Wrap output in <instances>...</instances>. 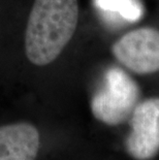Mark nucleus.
Wrapping results in <instances>:
<instances>
[{
  "label": "nucleus",
  "mask_w": 159,
  "mask_h": 160,
  "mask_svg": "<svg viewBox=\"0 0 159 160\" xmlns=\"http://www.w3.org/2000/svg\"><path fill=\"white\" fill-rule=\"evenodd\" d=\"M125 149L135 160H151L159 152V97L138 102L129 117Z\"/></svg>",
  "instance_id": "20e7f679"
},
{
  "label": "nucleus",
  "mask_w": 159,
  "mask_h": 160,
  "mask_svg": "<svg viewBox=\"0 0 159 160\" xmlns=\"http://www.w3.org/2000/svg\"><path fill=\"white\" fill-rule=\"evenodd\" d=\"M140 93V87L129 74L120 67H110L104 74L102 88L91 100V112L104 124H122L138 103Z\"/></svg>",
  "instance_id": "f03ea898"
},
{
  "label": "nucleus",
  "mask_w": 159,
  "mask_h": 160,
  "mask_svg": "<svg viewBox=\"0 0 159 160\" xmlns=\"http://www.w3.org/2000/svg\"><path fill=\"white\" fill-rule=\"evenodd\" d=\"M119 62L137 74L159 71V30L143 27L124 34L112 47Z\"/></svg>",
  "instance_id": "7ed1b4c3"
},
{
  "label": "nucleus",
  "mask_w": 159,
  "mask_h": 160,
  "mask_svg": "<svg viewBox=\"0 0 159 160\" xmlns=\"http://www.w3.org/2000/svg\"><path fill=\"white\" fill-rule=\"evenodd\" d=\"M38 150L39 133L32 124L0 126V160H35Z\"/></svg>",
  "instance_id": "39448f33"
},
{
  "label": "nucleus",
  "mask_w": 159,
  "mask_h": 160,
  "mask_svg": "<svg viewBox=\"0 0 159 160\" xmlns=\"http://www.w3.org/2000/svg\"><path fill=\"white\" fill-rule=\"evenodd\" d=\"M93 4L106 22L114 25L135 23L144 15L141 0H93Z\"/></svg>",
  "instance_id": "423d86ee"
},
{
  "label": "nucleus",
  "mask_w": 159,
  "mask_h": 160,
  "mask_svg": "<svg viewBox=\"0 0 159 160\" xmlns=\"http://www.w3.org/2000/svg\"><path fill=\"white\" fill-rule=\"evenodd\" d=\"M77 0H35L25 34V52L35 65H47L60 55L76 32Z\"/></svg>",
  "instance_id": "f257e3e1"
}]
</instances>
